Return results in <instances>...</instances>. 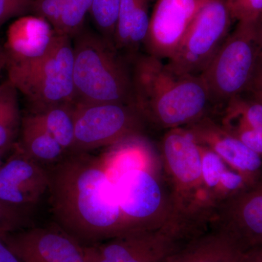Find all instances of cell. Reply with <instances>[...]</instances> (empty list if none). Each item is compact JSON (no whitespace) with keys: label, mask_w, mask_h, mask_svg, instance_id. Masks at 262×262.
Instances as JSON below:
<instances>
[{"label":"cell","mask_w":262,"mask_h":262,"mask_svg":"<svg viewBox=\"0 0 262 262\" xmlns=\"http://www.w3.org/2000/svg\"><path fill=\"white\" fill-rule=\"evenodd\" d=\"M47 169L55 224L83 246L123 234L115 183L102 158L67 153Z\"/></svg>","instance_id":"obj_1"},{"label":"cell","mask_w":262,"mask_h":262,"mask_svg":"<svg viewBox=\"0 0 262 262\" xmlns=\"http://www.w3.org/2000/svg\"><path fill=\"white\" fill-rule=\"evenodd\" d=\"M134 105L158 128L184 127L209 116V92L201 75H180L152 56L140 57L131 71Z\"/></svg>","instance_id":"obj_2"},{"label":"cell","mask_w":262,"mask_h":262,"mask_svg":"<svg viewBox=\"0 0 262 262\" xmlns=\"http://www.w3.org/2000/svg\"><path fill=\"white\" fill-rule=\"evenodd\" d=\"M74 38L75 103L134 105L131 71L115 46L82 30Z\"/></svg>","instance_id":"obj_3"},{"label":"cell","mask_w":262,"mask_h":262,"mask_svg":"<svg viewBox=\"0 0 262 262\" xmlns=\"http://www.w3.org/2000/svg\"><path fill=\"white\" fill-rule=\"evenodd\" d=\"M73 43L56 33L46 54L29 60H5L8 82L32 105V111L75 103Z\"/></svg>","instance_id":"obj_4"},{"label":"cell","mask_w":262,"mask_h":262,"mask_svg":"<svg viewBox=\"0 0 262 262\" xmlns=\"http://www.w3.org/2000/svg\"><path fill=\"white\" fill-rule=\"evenodd\" d=\"M209 227L206 219L179 215L161 228L132 232L84 246V256L87 262H166Z\"/></svg>","instance_id":"obj_5"},{"label":"cell","mask_w":262,"mask_h":262,"mask_svg":"<svg viewBox=\"0 0 262 262\" xmlns=\"http://www.w3.org/2000/svg\"><path fill=\"white\" fill-rule=\"evenodd\" d=\"M160 160L177 213L213 218L215 209L203 184L199 145L185 127L165 133Z\"/></svg>","instance_id":"obj_6"},{"label":"cell","mask_w":262,"mask_h":262,"mask_svg":"<svg viewBox=\"0 0 262 262\" xmlns=\"http://www.w3.org/2000/svg\"><path fill=\"white\" fill-rule=\"evenodd\" d=\"M262 51L261 23L238 22L201 74L212 104H225L248 91Z\"/></svg>","instance_id":"obj_7"},{"label":"cell","mask_w":262,"mask_h":262,"mask_svg":"<svg viewBox=\"0 0 262 262\" xmlns=\"http://www.w3.org/2000/svg\"><path fill=\"white\" fill-rule=\"evenodd\" d=\"M154 163L130 169L114 182L123 234L161 228L180 215L176 211L168 184L164 187L158 178Z\"/></svg>","instance_id":"obj_8"},{"label":"cell","mask_w":262,"mask_h":262,"mask_svg":"<svg viewBox=\"0 0 262 262\" xmlns=\"http://www.w3.org/2000/svg\"><path fill=\"white\" fill-rule=\"evenodd\" d=\"M75 139L68 153L91 150L139 137L144 119L134 105L75 103Z\"/></svg>","instance_id":"obj_9"},{"label":"cell","mask_w":262,"mask_h":262,"mask_svg":"<svg viewBox=\"0 0 262 262\" xmlns=\"http://www.w3.org/2000/svg\"><path fill=\"white\" fill-rule=\"evenodd\" d=\"M232 19L227 0H209L196 15L167 67L180 75H201L228 37Z\"/></svg>","instance_id":"obj_10"},{"label":"cell","mask_w":262,"mask_h":262,"mask_svg":"<svg viewBox=\"0 0 262 262\" xmlns=\"http://www.w3.org/2000/svg\"><path fill=\"white\" fill-rule=\"evenodd\" d=\"M0 236L22 262H87L84 246L56 224Z\"/></svg>","instance_id":"obj_11"},{"label":"cell","mask_w":262,"mask_h":262,"mask_svg":"<svg viewBox=\"0 0 262 262\" xmlns=\"http://www.w3.org/2000/svg\"><path fill=\"white\" fill-rule=\"evenodd\" d=\"M211 225L225 231L245 253L262 246V175L219 205Z\"/></svg>","instance_id":"obj_12"},{"label":"cell","mask_w":262,"mask_h":262,"mask_svg":"<svg viewBox=\"0 0 262 262\" xmlns=\"http://www.w3.org/2000/svg\"><path fill=\"white\" fill-rule=\"evenodd\" d=\"M0 167V201L28 212L48 194V169L24 151L18 143Z\"/></svg>","instance_id":"obj_13"},{"label":"cell","mask_w":262,"mask_h":262,"mask_svg":"<svg viewBox=\"0 0 262 262\" xmlns=\"http://www.w3.org/2000/svg\"><path fill=\"white\" fill-rule=\"evenodd\" d=\"M209 0H158L144 45L150 56L169 60L182 44L196 15Z\"/></svg>","instance_id":"obj_14"},{"label":"cell","mask_w":262,"mask_h":262,"mask_svg":"<svg viewBox=\"0 0 262 262\" xmlns=\"http://www.w3.org/2000/svg\"><path fill=\"white\" fill-rule=\"evenodd\" d=\"M200 145L206 146L249 184L262 175V158L211 117L184 127Z\"/></svg>","instance_id":"obj_15"},{"label":"cell","mask_w":262,"mask_h":262,"mask_svg":"<svg viewBox=\"0 0 262 262\" xmlns=\"http://www.w3.org/2000/svg\"><path fill=\"white\" fill-rule=\"evenodd\" d=\"M56 32L40 17H20L7 31L5 60H29L43 56L54 42Z\"/></svg>","instance_id":"obj_16"},{"label":"cell","mask_w":262,"mask_h":262,"mask_svg":"<svg viewBox=\"0 0 262 262\" xmlns=\"http://www.w3.org/2000/svg\"><path fill=\"white\" fill-rule=\"evenodd\" d=\"M245 252L223 229L211 225L190 239L166 262H241Z\"/></svg>","instance_id":"obj_17"},{"label":"cell","mask_w":262,"mask_h":262,"mask_svg":"<svg viewBox=\"0 0 262 262\" xmlns=\"http://www.w3.org/2000/svg\"><path fill=\"white\" fill-rule=\"evenodd\" d=\"M17 143L30 158L46 168L67 154L59 143L30 114L22 117L20 141Z\"/></svg>","instance_id":"obj_18"},{"label":"cell","mask_w":262,"mask_h":262,"mask_svg":"<svg viewBox=\"0 0 262 262\" xmlns=\"http://www.w3.org/2000/svg\"><path fill=\"white\" fill-rule=\"evenodd\" d=\"M74 112L75 103H72L49 106L29 114L68 153L75 139Z\"/></svg>","instance_id":"obj_19"},{"label":"cell","mask_w":262,"mask_h":262,"mask_svg":"<svg viewBox=\"0 0 262 262\" xmlns=\"http://www.w3.org/2000/svg\"><path fill=\"white\" fill-rule=\"evenodd\" d=\"M16 93L9 82L0 89V151L3 154L12 149L20 133L22 117Z\"/></svg>","instance_id":"obj_20"},{"label":"cell","mask_w":262,"mask_h":262,"mask_svg":"<svg viewBox=\"0 0 262 262\" xmlns=\"http://www.w3.org/2000/svg\"><path fill=\"white\" fill-rule=\"evenodd\" d=\"M220 123L227 129L244 127L262 130V101L253 96L247 99L238 96L226 103Z\"/></svg>","instance_id":"obj_21"},{"label":"cell","mask_w":262,"mask_h":262,"mask_svg":"<svg viewBox=\"0 0 262 262\" xmlns=\"http://www.w3.org/2000/svg\"><path fill=\"white\" fill-rule=\"evenodd\" d=\"M202 161V177L208 201L215 208L220 203L221 183L227 165L215 152L206 146L200 145Z\"/></svg>","instance_id":"obj_22"},{"label":"cell","mask_w":262,"mask_h":262,"mask_svg":"<svg viewBox=\"0 0 262 262\" xmlns=\"http://www.w3.org/2000/svg\"><path fill=\"white\" fill-rule=\"evenodd\" d=\"M120 1L94 0L90 11L101 35L113 46H115V33Z\"/></svg>","instance_id":"obj_23"},{"label":"cell","mask_w":262,"mask_h":262,"mask_svg":"<svg viewBox=\"0 0 262 262\" xmlns=\"http://www.w3.org/2000/svg\"><path fill=\"white\" fill-rule=\"evenodd\" d=\"M94 0H65L61 23L56 33L75 37L82 30L85 15L91 11Z\"/></svg>","instance_id":"obj_24"},{"label":"cell","mask_w":262,"mask_h":262,"mask_svg":"<svg viewBox=\"0 0 262 262\" xmlns=\"http://www.w3.org/2000/svg\"><path fill=\"white\" fill-rule=\"evenodd\" d=\"M139 1L140 0L120 1L115 33V46L116 49L127 50L131 27Z\"/></svg>","instance_id":"obj_25"},{"label":"cell","mask_w":262,"mask_h":262,"mask_svg":"<svg viewBox=\"0 0 262 262\" xmlns=\"http://www.w3.org/2000/svg\"><path fill=\"white\" fill-rule=\"evenodd\" d=\"M31 227L29 213L0 201V234Z\"/></svg>","instance_id":"obj_26"},{"label":"cell","mask_w":262,"mask_h":262,"mask_svg":"<svg viewBox=\"0 0 262 262\" xmlns=\"http://www.w3.org/2000/svg\"><path fill=\"white\" fill-rule=\"evenodd\" d=\"M232 18L238 22L261 23L262 0H227Z\"/></svg>","instance_id":"obj_27"},{"label":"cell","mask_w":262,"mask_h":262,"mask_svg":"<svg viewBox=\"0 0 262 262\" xmlns=\"http://www.w3.org/2000/svg\"><path fill=\"white\" fill-rule=\"evenodd\" d=\"M149 15L146 0H140L136 8L135 17L131 27L127 50L134 51L141 43L145 42L149 27Z\"/></svg>","instance_id":"obj_28"},{"label":"cell","mask_w":262,"mask_h":262,"mask_svg":"<svg viewBox=\"0 0 262 262\" xmlns=\"http://www.w3.org/2000/svg\"><path fill=\"white\" fill-rule=\"evenodd\" d=\"M65 0H34L31 10L36 16L47 20L57 32L59 28Z\"/></svg>","instance_id":"obj_29"},{"label":"cell","mask_w":262,"mask_h":262,"mask_svg":"<svg viewBox=\"0 0 262 262\" xmlns=\"http://www.w3.org/2000/svg\"><path fill=\"white\" fill-rule=\"evenodd\" d=\"M34 0H0V27L13 17L19 16L32 8Z\"/></svg>","instance_id":"obj_30"},{"label":"cell","mask_w":262,"mask_h":262,"mask_svg":"<svg viewBox=\"0 0 262 262\" xmlns=\"http://www.w3.org/2000/svg\"><path fill=\"white\" fill-rule=\"evenodd\" d=\"M226 128V127H225ZM227 129V128H226ZM246 146L262 158V130L261 129L236 128L227 129Z\"/></svg>","instance_id":"obj_31"},{"label":"cell","mask_w":262,"mask_h":262,"mask_svg":"<svg viewBox=\"0 0 262 262\" xmlns=\"http://www.w3.org/2000/svg\"><path fill=\"white\" fill-rule=\"evenodd\" d=\"M0 262H22L0 236Z\"/></svg>","instance_id":"obj_32"},{"label":"cell","mask_w":262,"mask_h":262,"mask_svg":"<svg viewBox=\"0 0 262 262\" xmlns=\"http://www.w3.org/2000/svg\"><path fill=\"white\" fill-rule=\"evenodd\" d=\"M249 91H262V51L260 53L259 58L254 75H253L251 85H250Z\"/></svg>","instance_id":"obj_33"},{"label":"cell","mask_w":262,"mask_h":262,"mask_svg":"<svg viewBox=\"0 0 262 262\" xmlns=\"http://www.w3.org/2000/svg\"><path fill=\"white\" fill-rule=\"evenodd\" d=\"M241 262H262V246L248 250Z\"/></svg>","instance_id":"obj_34"},{"label":"cell","mask_w":262,"mask_h":262,"mask_svg":"<svg viewBox=\"0 0 262 262\" xmlns=\"http://www.w3.org/2000/svg\"><path fill=\"white\" fill-rule=\"evenodd\" d=\"M3 67H5V57L4 51H2L0 48V71Z\"/></svg>","instance_id":"obj_35"},{"label":"cell","mask_w":262,"mask_h":262,"mask_svg":"<svg viewBox=\"0 0 262 262\" xmlns=\"http://www.w3.org/2000/svg\"><path fill=\"white\" fill-rule=\"evenodd\" d=\"M252 94L255 97L258 98V99L262 101V91H253Z\"/></svg>","instance_id":"obj_36"},{"label":"cell","mask_w":262,"mask_h":262,"mask_svg":"<svg viewBox=\"0 0 262 262\" xmlns=\"http://www.w3.org/2000/svg\"><path fill=\"white\" fill-rule=\"evenodd\" d=\"M3 152H2L1 151H0V167L2 166V165H3V160H2V157H3Z\"/></svg>","instance_id":"obj_37"},{"label":"cell","mask_w":262,"mask_h":262,"mask_svg":"<svg viewBox=\"0 0 262 262\" xmlns=\"http://www.w3.org/2000/svg\"><path fill=\"white\" fill-rule=\"evenodd\" d=\"M261 39H262V20L261 22Z\"/></svg>","instance_id":"obj_38"},{"label":"cell","mask_w":262,"mask_h":262,"mask_svg":"<svg viewBox=\"0 0 262 262\" xmlns=\"http://www.w3.org/2000/svg\"><path fill=\"white\" fill-rule=\"evenodd\" d=\"M2 85H0V89H1Z\"/></svg>","instance_id":"obj_39"}]
</instances>
